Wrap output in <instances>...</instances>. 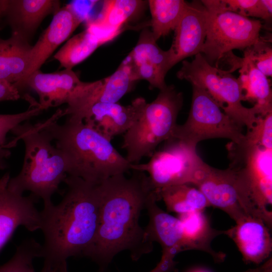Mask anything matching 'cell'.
Masks as SVG:
<instances>
[{
    "mask_svg": "<svg viewBox=\"0 0 272 272\" xmlns=\"http://www.w3.org/2000/svg\"><path fill=\"white\" fill-rule=\"evenodd\" d=\"M129 178L119 174L99 184L100 209L94 242L85 256L104 268L119 252L129 250L136 260L152 249L144 239L139 218L155 191L146 173L133 170Z\"/></svg>",
    "mask_w": 272,
    "mask_h": 272,
    "instance_id": "6da1fadb",
    "label": "cell"
},
{
    "mask_svg": "<svg viewBox=\"0 0 272 272\" xmlns=\"http://www.w3.org/2000/svg\"><path fill=\"white\" fill-rule=\"evenodd\" d=\"M61 201L41 211L44 266L58 267L73 256H85L97 231L100 209L99 184L67 175Z\"/></svg>",
    "mask_w": 272,
    "mask_h": 272,
    "instance_id": "7a4b0ae2",
    "label": "cell"
},
{
    "mask_svg": "<svg viewBox=\"0 0 272 272\" xmlns=\"http://www.w3.org/2000/svg\"><path fill=\"white\" fill-rule=\"evenodd\" d=\"M62 110L41 123L63 153L67 175L99 184L112 176L124 174L131 165L107 139L83 120L68 116L62 124L56 123Z\"/></svg>",
    "mask_w": 272,
    "mask_h": 272,
    "instance_id": "3957f363",
    "label": "cell"
},
{
    "mask_svg": "<svg viewBox=\"0 0 272 272\" xmlns=\"http://www.w3.org/2000/svg\"><path fill=\"white\" fill-rule=\"evenodd\" d=\"M15 135L9 148L18 140L25 144L24 161L20 172L10 178L8 187L23 194L29 191L32 195L43 200L44 207L53 204L51 198L67 175V166L62 152L52 144L53 139L43 128L41 123L35 125L25 121L15 127Z\"/></svg>",
    "mask_w": 272,
    "mask_h": 272,
    "instance_id": "277c9868",
    "label": "cell"
},
{
    "mask_svg": "<svg viewBox=\"0 0 272 272\" xmlns=\"http://www.w3.org/2000/svg\"><path fill=\"white\" fill-rule=\"evenodd\" d=\"M183 104V95L173 85L160 90L151 103H146L132 126L123 134L121 148L131 164L151 157L162 143L173 136Z\"/></svg>",
    "mask_w": 272,
    "mask_h": 272,
    "instance_id": "5b68a950",
    "label": "cell"
},
{
    "mask_svg": "<svg viewBox=\"0 0 272 272\" xmlns=\"http://www.w3.org/2000/svg\"><path fill=\"white\" fill-rule=\"evenodd\" d=\"M177 77L204 89L224 113L239 125L246 126L248 130L253 127L258 115H263L257 105L247 108L242 104L238 78L229 71L210 64L200 53L191 61L183 60Z\"/></svg>",
    "mask_w": 272,
    "mask_h": 272,
    "instance_id": "8992f818",
    "label": "cell"
},
{
    "mask_svg": "<svg viewBox=\"0 0 272 272\" xmlns=\"http://www.w3.org/2000/svg\"><path fill=\"white\" fill-rule=\"evenodd\" d=\"M230 167L242 190L266 225L271 228L272 149L259 146L232 144L229 148Z\"/></svg>",
    "mask_w": 272,
    "mask_h": 272,
    "instance_id": "52a82bcc",
    "label": "cell"
},
{
    "mask_svg": "<svg viewBox=\"0 0 272 272\" xmlns=\"http://www.w3.org/2000/svg\"><path fill=\"white\" fill-rule=\"evenodd\" d=\"M172 137L196 148L200 141L215 138L241 144L243 127L227 115L204 89L192 85L191 108L185 122L176 125Z\"/></svg>",
    "mask_w": 272,
    "mask_h": 272,
    "instance_id": "ba28073f",
    "label": "cell"
},
{
    "mask_svg": "<svg viewBox=\"0 0 272 272\" xmlns=\"http://www.w3.org/2000/svg\"><path fill=\"white\" fill-rule=\"evenodd\" d=\"M203 163L196 148L172 137L159 146L147 163L131 164V170L147 172L150 185L158 192L170 186L192 184Z\"/></svg>",
    "mask_w": 272,
    "mask_h": 272,
    "instance_id": "9c48e42d",
    "label": "cell"
},
{
    "mask_svg": "<svg viewBox=\"0 0 272 272\" xmlns=\"http://www.w3.org/2000/svg\"><path fill=\"white\" fill-rule=\"evenodd\" d=\"M206 39L200 53L214 65L234 49H245L260 37L262 23L229 11H209Z\"/></svg>",
    "mask_w": 272,
    "mask_h": 272,
    "instance_id": "30bf717a",
    "label": "cell"
},
{
    "mask_svg": "<svg viewBox=\"0 0 272 272\" xmlns=\"http://www.w3.org/2000/svg\"><path fill=\"white\" fill-rule=\"evenodd\" d=\"M192 184L203 193L211 206L224 211L235 222L248 216L257 217L255 209L241 189L232 168L221 170L204 162Z\"/></svg>",
    "mask_w": 272,
    "mask_h": 272,
    "instance_id": "8fae6325",
    "label": "cell"
},
{
    "mask_svg": "<svg viewBox=\"0 0 272 272\" xmlns=\"http://www.w3.org/2000/svg\"><path fill=\"white\" fill-rule=\"evenodd\" d=\"M135 82L125 58L110 76L92 82H85L79 95L64 110V115L83 120L88 110L100 103H117L130 91Z\"/></svg>",
    "mask_w": 272,
    "mask_h": 272,
    "instance_id": "7c38bea8",
    "label": "cell"
},
{
    "mask_svg": "<svg viewBox=\"0 0 272 272\" xmlns=\"http://www.w3.org/2000/svg\"><path fill=\"white\" fill-rule=\"evenodd\" d=\"M156 42L151 31L144 29L126 58L134 81L146 80L152 89L161 90L167 86L165 76L172 67L169 50L162 49Z\"/></svg>",
    "mask_w": 272,
    "mask_h": 272,
    "instance_id": "4fadbf2b",
    "label": "cell"
},
{
    "mask_svg": "<svg viewBox=\"0 0 272 272\" xmlns=\"http://www.w3.org/2000/svg\"><path fill=\"white\" fill-rule=\"evenodd\" d=\"M208 17V10L201 1L187 3L168 50L172 67L201 52L207 35Z\"/></svg>",
    "mask_w": 272,
    "mask_h": 272,
    "instance_id": "5bb4252c",
    "label": "cell"
},
{
    "mask_svg": "<svg viewBox=\"0 0 272 272\" xmlns=\"http://www.w3.org/2000/svg\"><path fill=\"white\" fill-rule=\"evenodd\" d=\"M73 4L66 5L53 14L52 20L34 45L32 46L28 70L20 85L40 67L84 20Z\"/></svg>",
    "mask_w": 272,
    "mask_h": 272,
    "instance_id": "9a60e30c",
    "label": "cell"
},
{
    "mask_svg": "<svg viewBox=\"0 0 272 272\" xmlns=\"http://www.w3.org/2000/svg\"><path fill=\"white\" fill-rule=\"evenodd\" d=\"M146 103L144 98L139 97L126 106L118 102L97 103L86 113L83 121L111 141L132 126Z\"/></svg>",
    "mask_w": 272,
    "mask_h": 272,
    "instance_id": "2e32d148",
    "label": "cell"
},
{
    "mask_svg": "<svg viewBox=\"0 0 272 272\" xmlns=\"http://www.w3.org/2000/svg\"><path fill=\"white\" fill-rule=\"evenodd\" d=\"M83 82L72 70L44 73L40 70L32 73L22 85L34 91L42 109L68 105L74 98Z\"/></svg>",
    "mask_w": 272,
    "mask_h": 272,
    "instance_id": "e0dca14e",
    "label": "cell"
},
{
    "mask_svg": "<svg viewBox=\"0 0 272 272\" xmlns=\"http://www.w3.org/2000/svg\"><path fill=\"white\" fill-rule=\"evenodd\" d=\"M59 8L58 1H0V19H4L12 33L29 41L43 19L54 14Z\"/></svg>",
    "mask_w": 272,
    "mask_h": 272,
    "instance_id": "ac0fdd59",
    "label": "cell"
},
{
    "mask_svg": "<svg viewBox=\"0 0 272 272\" xmlns=\"http://www.w3.org/2000/svg\"><path fill=\"white\" fill-rule=\"evenodd\" d=\"M269 230L262 220L248 216L226 230V235L235 243L245 262L258 264L268 257L271 252Z\"/></svg>",
    "mask_w": 272,
    "mask_h": 272,
    "instance_id": "d6986e66",
    "label": "cell"
},
{
    "mask_svg": "<svg viewBox=\"0 0 272 272\" xmlns=\"http://www.w3.org/2000/svg\"><path fill=\"white\" fill-rule=\"evenodd\" d=\"M159 200L157 192L154 191L147 201L145 209L149 221L144 229V239L150 244L154 241L159 243L162 248V253L175 256L183 251L181 224L178 218L166 213L157 205Z\"/></svg>",
    "mask_w": 272,
    "mask_h": 272,
    "instance_id": "ffe728a7",
    "label": "cell"
},
{
    "mask_svg": "<svg viewBox=\"0 0 272 272\" xmlns=\"http://www.w3.org/2000/svg\"><path fill=\"white\" fill-rule=\"evenodd\" d=\"M146 4L140 0L104 1L98 17L88 21L87 28L106 43L121 33L124 25L140 14Z\"/></svg>",
    "mask_w": 272,
    "mask_h": 272,
    "instance_id": "44dd1931",
    "label": "cell"
},
{
    "mask_svg": "<svg viewBox=\"0 0 272 272\" xmlns=\"http://www.w3.org/2000/svg\"><path fill=\"white\" fill-rule=\"evenodd\" d=\"M178 218L182 229L183 251L198 250L211 255L216 262L224 260L225 254L213 250L211 243L217 236L226 234V231L213 228L203 211L179 215Z\"/></svg>",
    "mask_w": 272,
    "mask_h": 272,
    "instance_id": "7402d4cb",
    "label": "cell"
},
{
    "mask_svg": "<svg viewBox=\"0 0 272 272\" xmlns=\"http://www.w3.org/2000/svg\"><path fill=\"white\" fill-rule=\"evenodd\" d=\"M32 45L20 35L12 33L6 39L0 37V80L18 87L29 65Z\"/></svg>",
    "mask_w": 272,
    "mask_h": 272,
    "instance_id": "603a6c76",
    "label": "cell"
},
{
    "mask_svg": "<svg viewBox=\"0 0 272 272\" xmlns=\"http://www.w3.org/2000/svg\"><path fill=\"white\" fill-rule=\"evenodd\" d=\"M238 78L243 101L255 103L264 114L272 112V94L269 80L248 57L242 58Z\"/></svg>",
    "mask_w": 272,
    "mask_h": 272,
    "instance_id": "cb8c5ba5",
    "label": "cell"
},
{
    "mask_svg": "<svg viewBox=\"0 0 272 272\" xmlns=\"http://www.w3.org/2000/svg\"><path fill=\"white\" fill-rule=\"evenodd\" d=\"M160 199L167 211L181 215L195 211H203L211 206L203 193L191 184L166 187L158 191Z\"/></svg>",
    "mask_w": 272,
    "mask_h": 272,
    "instance_id": "d4e9b609",
    "label": "cell"
},
{
    "mask_svg": "<svg viewBox=\"0 0 272 272\" xmlns=\"http://www.w3.org/2000/svg\"><path fill=\"white\" fill-rule=\"evenodd\" d=\"M104 44L102 39L87 28L69 39L53 57L64 69L72 70Z\"/></svg>",
    "mask_w": 272,
    "mask_h": 272,
    "instance_id": "484cf974",
    "label": "cell"
},
{
    "mask_svg": "<svg viewBox=\"0 0 272 272\" xmlns=\"http://www.w3.org/2000/svg\"><path fill=\"white\" fill-rule=\"evenodd\" d=\"M152 33L156 41L174 30L187 5L183 0H150Z\"/></svg>",
    "mask_w": 272,
    "mask_h": 272,
    "instance_id": "4316f807",
    "label": "cell"
},
{
    "mask_svg": "<svg viewBox=\"0 0 272 272\" xmlns=\"http://www.w3.org/2000/svg\"><path fill=\"white\" fill-rule=\"evenodd\" d=\"M201 2L207 10L211 11H229L247 18H259L266 22L271 19V0H206Z\"/></svg>",
    "mask_w": 272,
    "mask_h": 272,
    "instance_id": "83f0119b",
    "label": "cell"
},
{
    "mask_svg": "<svg viewBox=\"0 0 272 272\" xmlns=\"http://www.w3.org/2000/svg\"><path fill=\"white\" fill-rule=\"evenodd\" d=\"M42 245L28 238L19 245L13 257L0 266V272H35L33 261L42 257Z\"/></svg>",
    "mask_w": 272,
    "mask_h": 272,
    "instance_id": "f1b7e54d",
    "label": "cell"
},
{
    "mask_svg": "<svg viewBox=\"0 0 272 272\" xmlns=\"http://www.w3.org/2000/svg\"><path fill=\"white\" fill-rule=\"evenodd\" d=\"M31 107L26 111L13 114H0V168L5 167V159L10 155L8 150L7 135L10 131L24 121L39 115L43 109L38 103H31Z\"/></svg>",
    "mask_w": 272,
    "mask_h": 272,
    "instance_id": "f546056e",
    "label": "cell"
},
{
    "mask_svg": "<svg viewBox=\"0 0 272 272\" xmlns=\"http://www.w3.org/2000/svg\"><path fill=\"white\" fill-rule=\"evenodd\" d=\"M240 144L272 149V112L258 115L255 123L244 134V140Z\"/></svg>",
    "mask_w": 272,
    "mask_h": 272,
    "instance_id": "4dcf8cb0",
    "label": "cell"
},
{
    "mask_svg": "<svg viewBox=\"0 0 272 272\" xmlns=\"http://www.w3.org/2000/svg\"><path fill=\"white\" fill-rule=\"evenodd\" d=\"M244 56L266 77L272 76V48L270 39L259 37L258 40L244 51Z\"/></svg>",
    "mask_w": 272,
    "mask_h": 272,
    "instance_id": "1f68e13d",
    "label": "cell"
},
{
    "mask_svg": "<svg viewBox=\"0 0 272 272\" xmlns=\"http://www.w3.org/2000/svg\"><path fill=\"white\" fill-rule=\"evenodd\" d=\"M21 97V90L16 86L0 80V102L15 101Z\"/></svg>",
    "mask_w": 272,
    "mask_h": 272,
    "instance_id": "d6a6232c",
    "label": "cell"
},
{
    "mask_svg": "<svg viewBox=\"0 0 272 272\" xmlns=\"http://www.w3.org/2000/svg\"><path fill=\"white\" fill-rule=\"evenodd\" d=\"M174 257L170 255L162 254L159 262L149 272H173L176 269V262Z\"/></svg>",
    "mask_w": 272,
    "mask_h": 272,
    "instance_id": "836d02e7",
    "label": "cell"
},
{
    "mask_svg": "<svg viewBox=\"0 0 272 272\" xmlns=\"http://www.w3.org/2000/svg\"><path fill=\"white\" fill-rule=\"evenodd\" d=\"M12 234L0 221V251L7 244Z\"/></svg>",
    "mask_w": 272,
    "mask_h": 272,
    "instance_id": "e575fe53",
    "label": "cell"
},
{
    "mask_svg": "<svg viewBox=\"0 0 272 272\" xmlns=\"http://www.w3.org/2000/svg\"><path fill=\"white\" fill-rule=\"evenodd\" d=\"M244 272H271V258L269 259L261 266L254 269H249Z\"/></svg>",
    "mask_w": 272,
    "mask_h": 272,
    "instance_id": "d590c367",
    "label": "cell"
},
{
    "mask_svg": "<svg viewBox=\"0 0 272 272\" xmlns=\"http://www.w3.org/2000/svg\"><path fill=\"white\" fill-rule=\"evenodd\" d=\"M59 267L57 268H54L43 266L41 272H59Z\"/></svg>",
    "mask_w": 272,
    "mask_h": 272,
    "instance_id": "8d00e7d4",
    "label": "cell"
},
{
    "mask_svg": "<svg viewBox=\"0 0 272 272\" xmlns=\"http://www.w3.org/2000/svg\"><path fill=\"white\" fill-rule=\"evenodd\" d=\"M59 272H69L67 267V262H64L59 267Z\"/></svg>",
    "mask_w": 272,
    "mask_h": 272,
    "instance_id": "74e56055",
    "label": "cell"
},
{
    "mask_svg": "<svg viewBox=\"0 0 272 272\" xmlns=\"http://www.w3.org/2000/svg\"><path fill=\"white\" fill-rule=\"evenodd\" d=\"M189 272H211L209 270L203 269L202 268H197L195 269H192Z\"/></svg>",
    "mask_w": 272,
    "mask_h": 272,
    "instance_id": "f35d334b",
    "label": "cell"
}]
</instances>
